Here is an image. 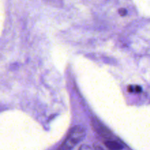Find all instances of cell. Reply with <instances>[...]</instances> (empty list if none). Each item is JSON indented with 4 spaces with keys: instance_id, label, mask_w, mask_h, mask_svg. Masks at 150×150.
<instances>
[{
    "instance_id": "obj_5",
    "label": "cell",
    "mask_w": 150,
    "mask_h": 150,
    "mask_svg": "<svg viewBox=\"0 0 150 150\" xmlns=\"http://www.w3.org/2000/svg\"><path fill=\"white\" fill-rule=\"evenodd\" d=\"M79 150H95V149H94L93 148L91 147V146H88V145L83 144L80 146V148H79Z\"/></svg>"
},
{
    "instance_id": "obj_3",
    "label": "cell",
    "mask_w": 150,
    "mask_h": 150,
    "mask_svg": "<svg viewBox=\"0 0 150 150\" xmlns=\"http://www.w3.org/2000/svg\"><path fill=\"white\" fill-rule=\"evenodd\" d=\"M105 145L109 150H122L123 148L122 145L114 139L106 140L105 142Z\"/></svg>"
},
{
    "instance_id": "obj_7",
    "label": "cell",
    "mask_w": 150,
    "mask_h": 150,
    "mask_svg": "<svg viewBox=\"0 0 150 150\" xmlns=\"http://www.w3.org/2000/svg\"><path fill=\"white\" fill-rule=\"evenodd\" d=\"M94 149L95 150H104L103 149L102 146H100V145H98V144H94Z\"/></svg>"
},
{
    "instance_id": "obj_4",
    "label": "cell",
    "mask_w": 150,
    "mask_h": 150,
    "mask_svg": "<svg viewBox=\"0 0 150 150\" xmlns=\"http://www.w3.org/2000/svg\"><path fill=\"white\" fill-rule=\"evenodd\" d=\"M128 90L129 92H141V91H142V88L140 87V86H135V87H133L132 86H130V87L128 88Z\"/></svg>"
},
{
    "instance_id": "obj_6",
    "label": "cell",
    "mask_w": 150,
    "mask_h": 150,
    "mask_svg": "<svg viewBox=\"0 0 150 150\" xmlns=\"http://www.w3.org/2000/svg\"><path fill=\"white\" fill-rule=\"evenodd\" d=\"M119 13H120L122 16H125L126 14H127V10H126L125 8L120 9V10H119Z\"/></svg>"
},
{
    "instance_id": "obj_2",
    "label": "cell",
    "mask_w": 150,
    "mask_h": 150,
    "mask_svg": "<svg viewBox=\"0 0 150 150\" xmlns=\"http://www.w3.org/2000/svg\"><path fill=\"white\" fill-rule=\"evenodd\" d=\"M94 128L96 130L97 133H98V134L100 135L103 138L105 139L106 140H111V139H113L112 136H111V133L107 130L106 128L103 127V125H100L98 122L93 124Z\"/></svg>"
},
{
    "instance_id": "obj_1",
    "label": "cell",
    "mask_w": 150,
    "mask_h": 150,
    "mask_svg": "<svg viewBox=\"0 0 150 150\" xmlns=\"http://www.w3.org/2000/svg\"><path fill=\"white\" fill-rule=\"evenodd\" d=\"M86 136V131L81 126H75L69 132L68 135L64 139L57 150H72L78 144L83 140Z\"/></svg>"
}]
</instances>
